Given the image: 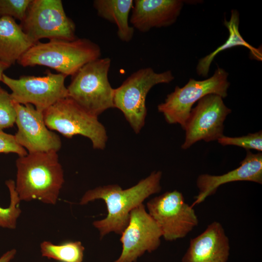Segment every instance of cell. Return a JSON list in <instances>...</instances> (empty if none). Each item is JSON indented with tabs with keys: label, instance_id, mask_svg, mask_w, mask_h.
Masks as SVG:
<instances>
[{
	"label": "cell",
	"instance_id": "6da1fadb",
	"mask_svg": "<svg viewBox=\"0 0 262 262\" xmlns=\"http://www.w3.org/2000/svg\"><path fill=\"white\" fill-rule=\"evenodd\" d=\"M162 176L161 171H153L135 185L126 189L117 184H110L88 190L79 204L83 205L97 199L104 200L107 215L94 221L93 225L98 230L100 238L110 232L121 234L128 224L132 210L143 204L151 195L161 191Z\"/></svg>",
	"mask_w": 262,
	"mask_h": 262
},
{
	"label": "cell",
	"instance_id": "7a4b0ae2",
	"mask_svg": "<svg viewBox=\"0 0 262 262\" xmlns=\"http://www.w3.org/2000/svg\"><path fill=\"white\" fill-rule=\"evenodd\" d=\"M16 165L15 188L21 201L56 204L65 182L57 152L28 153L18 156Z\"/></svg>",
	"mask_w": 262,
	"mask_h": 262
},
{
	"label": "cell",
	"instance_id": "3957f363",
	"mask_svg": "<svg viewBox=\"0 0 262 262\" xmlns=\"http://www.w3.org/2000/svg\"><path fill=\"white\" fill-rule=\"evenodd\" d=\"M100 47L91 40L52 39L34 44L17 63L23 67L43 66L66 77L73 76L87 63L100 58Z\"/></svg>",
	"mask_w": 262,
	"mask_h": 262
},
{
	"label": "cell",
	"instance_id": "277c9868",
	"mask_svg": "<svg viewBox=\"0 0 262 262\" xmlns=\"http://www.w3.org/2000/svg\"><path fill=\"white\" fill-rule=\"evenodd\" d=\"M111 63L108 57L99 58L87 63L72 76L67 87V98L97 117L114 108V88L108 79Z\"/></svg>",
	"mask_w": 262,
	"mask_h": 262
},
{
	"label": "cell",
	"instance_id": "5b68a950",
	"mask_svg": "<svg viewBox=\"0 0 262 262\" xmlns=\"http://www.w3.org/2000/svg\"><path fill=\"white\" fill-rule=\"evenodd\" d=\"M174 79L170 70L157 73L151 67H144L133 72L114 89V108L123 113L136 133L140 132L145 124L146 99L150 90L157 84L169 83Z\"/></svg>",
	"mask_w": 262,
	"mask_h": 262
},
{
	"label": "cell",
	"instance_id": "8992f818",
	"mask_svg": "<svg viewBox=\"0 0 262 262\" xmlns=\"http://www.w3.org/2000/svg\"><path fill=\"white\" fill-rule=\"evenodd\" d=\"M228 76L226 71L218 67L212 76L205 80L190 79L183 86H176L164 101L158 105V110L168 123L179 124L183 129L195 103L209 94H216L223 98L228 96L230 85Z\"/></svg>",
	"mask_w": 262,
	"mask_h": 262
},
{
	"label": "cell",
	"instance_id": "52a82bcc",
	"mask_svg": "<svg viewBox=\"0 0 262 262\" xmlns=\"http://www.w3.org/2000/svg\"><path fill=\"white\" fill-rule=\"evenodd\" d=\"M46 125L67 138L80 135L89 139L93 147L103 149L108 139L104 126L97 116L86 112L71 99L60 100L43 112Z\"/></svg>",
	"mask_w": 262,
	"mask_h": 262
},
{
	"label": "cell",
	"instance_id": "ba28073f",
	"mask_svg": "<svg viewBox=\"0 0 262 262\" xmlns=\"http://www.w3.org/2000/svg\"><path fill=\"white\" fill-rule=\"evenodd\" d=\"M19 25L34 44L43 38H77L75 24L66 15L61 0H31Z\"/></svg>",
	"mask_w": 262,
	"mask_h": 262
},
{
	"label": "cell",
	"instance_id": "9c48e42d",
	"mask_svg": "<svg viewBox=\"0 0 262 262\" xmlns=\"http://www.w3.org/2000/svg\"><path fill=\"white\" fill-rule=\"evenodd\" d=\"M148 213L156 223L167 241L185 237L198 224V219L191 205L185 201L177 191L166 192L147 203Z\"/></svg>",
	"mask_w": 262,
	"mask_h": 262
},
{
	"label": "cell",
	"instance_id": "30bf717a",
	"mask_svg": "<svg viewBox=\"0 0 262 262\" xmlns=\"http://www.w3.org/2000/svg\"><path fill=\"white\" fill-rule=\"evenodd\" d=\"M66 77L48 70L43 76L23 75L18 79L3 74L1 82L11 90L13 102L32 104L37 110L44 112L60 100L67 98Z\"/></svg>",
	"mask_w": 262,
	"mask_h": 262
},
{
	"label": "cell",
	"instance_id": "8fae6325",
	"mask_svg": "<svg viewBox=\"0 0 262 262\" xmlns=\"http://www.w3.org/2000/svg\"><path fill=\"white\" fill-rule=\"evenodd\" d=\"M231 112L219 95L209 94L203 97L192 109L185 123L181 148L187 149L198 141L208 142L221 138L224 135V121Z\"/></svg>",
	"mask_w": 262,
	"mask_h": 262
},
{
	"label": "cell",
	"instance_id": "7c38bea8",
	"mask_svg": "<svg viewBox=\"0 0 262 262\" xmlns=\"http://www.w3.org/2000/svg\"><path fill=\"white\" fill-rule=\"evenodd\" d=\"M121 235L122 251L113 262H135L145 252L157 249L162 237L161 229L143 204L131 212L128 224Z\"/></svg>",
	"mask_w": 262,
	"mask_h": 262
},
{
	"label": "cell",
	"instance_id": "4fadbf2b",
	"mask_svg": "<svg viewBox=\"0 0 262 262\" xmlns=\"http://www.w3.org/2000/svg\"><path fill=\"white\" fill-rule=\"evenodd\" d=\"M13 102L17 128L14 135L17 143L28 153L59 151L62 147L61 138L47 127L43 112L30 104Z\"/></svg>",
	"mask_w": 262,
	"mask_h": 262
},
{
	"label": "cell",
	"instance_id": "5bb4252c",
	"mask_svg": "<svg viewBox=\"0 0 262 262\" xmlns=\"http://www.w3.org/2000/svg\"><path fill=\"white\" fill-rule=\"evenodd\" d=\"M238 181H248L262 183V154L253 153L246 150V154L236 168L221 175L202 174L196 180L198 194L191 206L203 202L215 193L219 186L224 184Z\"/></svg>",
	"mask_w": 262,
	"mask_h": 262
},
{
	"label": "cell",
	"instance_id": "9a60e30c",
	"mask_svg": "<svg viewBox=\"0 0 262 262\" xmlns=\"http://www.w3.org/2000/svg\"><path fill=\"white\" fill-rule=\"evenodd\" d=\"M185 2L182 0H133L130 23L142 33L171 26L176 21Z\"/></svg>",
	"mask_w": 262,
	"mask_h": 262
},
{
	"label": "cell",
	"instance_id": "2e32d148",
	"mask_svg": "<svg viewBox=\"0 0 262 262\" xmlns=\"http://www.w3.org/2000/svg\"><path fill=\"white\" fill-rule=\"evenodd\" d=\"M229 250V239L222 225L214 221L190 240L181 262H227Z\"/></svg>",
	"mask_w": 262,
	"mask_h": 262
},
{
	"label": "cell",
	"instance_id": "e0dca14e",
	"mask_svg": "<svg viewBox=\"0 0 262 262\" xmlns=\"http://www.w3.org/2000/svg\"><path fill=\"white\" fill-rule=\"evenodd\" d=\"M34 44L14 18H0V61L11 66Z\"/></svg>",
	"mask_w": 262,
	"mask_h": 262
},
{
	"label": "cell",
	"instance_id": "ac0fdd59",
	"mask_svg": "<svg viewBox=\"0 0 262 262\" xmlns=\"http://www.w3.org/2000/svg\"><path fill=\"white\" fill-rule=\"evenodd\" d=\"M133 4V0H95L93 6L100 17L115 24L117 35L124 42H130L134 29L129 24V16Z\"/></svg>",
	"mask_w": 262,
	"mask_h": 262
},
{
	"label": "cell",
	"instance_id": "d6986e66",
	"mask_svg": "<svg viewBox=\"0 0 262 262\" xmlns=\"http://www.w3.org/2000/svg\"><path fill=\"white\" fill-rule=\"evenodd\" d=\"M239 15L236 10H232L230 19L227 21L225 19L224 24L228 28L229 36L227 41L213 51L200 59L197 65L196 70L197 74L205 77L208 75L210 67L214 57L221 51L235 46H243L249 49L255 59L262 60V53L247 43L242 37L239 32Z\"/></svg>",
	"mask_w": 262,
	"mask_h": 262
},
{
	"label": "cell",
	"instance_id": "ffe728a7",
	"mask_svg": "<svg viewBox=\"0 0 262 262\" xmlns=\"http://www.w3.org/2000/svg\"><path fill=\"white\" fill-rule=\"evenodd\" d=\"M42 257L60 262H82L84 247L80 241H69L55 245L44 241L40 245Z\"/></svg>",
	"mask_w": 262,
	"mask_h": 262
},
{
	"label": "cell",
	"instance_id": "44dd1931",
	"mask_svg": "<svg viewBox=\"0 0 262 262\" xmlns=\"http://www.w3.org/2000/svg\"><path fill=\"white\" fill-rule=\"evenodd\" d=\"M5 184L9 192L10 201L7 208L0 206V227L14 229L21 213L19 207L21 200L16 191L15 181L9 180L5 181Z\"/></svg>",
	"mask_w": 262,
	"mask_h": 262
},
{
	"label": "cell",
	"instance_id": "7402d4cb",
	"mask_svg": "<svg viewBox=\"0 0 262 262\" xmlns=\"http://www.w3.org/2000/svg\"><path fill=\"white\" fill-rule=\"evenodd\" d=\"M220 145L235 146L245 148L246 150L255 149L262 151V131L249 133L240 137H229L224 135L217 140Z\"/></svg>",
	"mask_w": 262,
	"mask_h": 262
},
{
	"label": "cell",
	"instance_id": "603a6c76",
	"mask_svg": "<svg viewBox=\"0 0 262 262\" xmlns=\"http://www.w3.org/2000/svg\"><path fill=\"white\" fill-rule=\"evenodd\" d=\"M16 118V112L11 95L0 86V129L12 127Z\"/></svg>",
	"mask_w": 262,
	"mask_h": 262
},
{
	"label": "cell",
	"instance_id": "cb8c5ba5",
	"mask_svg": "<svg viewBox=\"0 0 262 262\" xmlns=\"http://www.w3.org/2000/svg\"><path fill=\"white\" fill-rule=\"evenodd\" d=\"M31 0H0V18L8 16L21 21Z\"/></svg>",
	"mask_w": 262,
	"mask_h": 262
},
{
	"label": "cell",
	"instance_id": "d4e9b609",
	"mask_svg": "<svg viewBox=\"0 0 262 262\" xmlns=\"http://www.w3.org/2000/svg\"><path fill=\"white\" fill-rule=\"evenodd\" d=\"M14 153L18 156H23L28 152L17 143L14 135L6 133L0 129V153Z\"/></svg>",
	"mask_w": 262,
	"mask_h": 262
},
{
	"label": "cell",
	"instance_id": "484cf974",
	"mask_svg": "<svg viewBox=\"0 0 262 262\" xmlns=\"http://www.w3.org/2000/svg\"><path fill=\"white\" fill-rule=\"evenodd\" d=\"M16 254V250L12 248L4 253L0 257V262H10Z\"/></svg>",
	"mask_w": 262,
	"mask_h": 262
},
{
	"label": "cell",
	"instance_id": "4316f807",
	"mask_svg": "<svg viewBox=\"0 0 262 262\" xmlns=\"http://www.w3.org/2000/svg\"><path fill=\"white\" fill-rule=\"evenodd\" d=\"M10 66L0 61V81L1 82L4 71L9 68Z\"/></svg>",
	"mask_w": 262,
	"mask_h": 262
}]
</instances>
